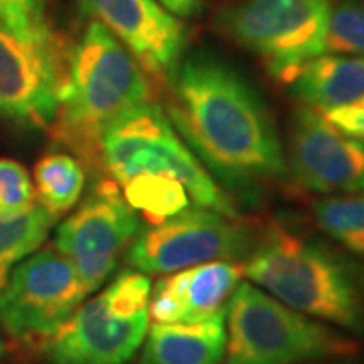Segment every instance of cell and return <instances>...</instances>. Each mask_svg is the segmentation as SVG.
<instances>
[{
	"label": "cell",
	"instance_id": "6da1fadb",
	"mask_svg": "<svg viewBox=\"0 0 364 364\" xmlns=\"http://www.w3.org/2000/svg\"><path fill=\"white\" fill-rule=\"evenodd\" d=\"M168 116L200 164L243 198L284 178L287 160L277 128L255 87L208 51L184 57L168 79Z\"/></svg>",
	"mask_w": 364,
	"mask_h": 364
},
{
	"label": "cell",
	"instance_id": "7a4b0ae2",
	"mask_svg": "<svg viewBox=\"0 0 364 364\" xmlns=\"http://www.w3.org/2000/svg\"><path fill=\"white\" fill-rule=\"evenodd\" d=\"M243 273L287 308L364 334V269L322 239L269 223L251 245Z\"/></svg>",
	"mask_w": 364,
	"mask_h": 364
},
{
	"label": "cell",
	"instance_id": "3957f363",
	"mask_svg": "<svg viewBox=\"0 0 364 364\" xmlns=\"http://www.w3.org/2000/svg\"><path fill=\"white\" fill-rule=\"evenodd\" d=\"M152 102L140 63L100 23L91 21L67 59V77L51 128L53 142L90 168H102L105 132Z\"/></svg>",
	"mask_w": 364,
	"mask_h": 364
},
{
	"label": "cell",
	"instance_id": "277c9868",
	"mask_svg": "<svg viewBox=\"0 0 364 364\" xmlns=\"http://www.w3.org/2000/svg\"><path fill=\"white\" fill-rule=\"evenodd\" d=\"M358 344L332 326L296 312L253 284L227 304L223 364H308L354 356Z\"/></svg>",
	"mask_w": 364,
	"mask_h": 364
},
{
	"label": "cell",
	"instance_id": "5b68a950",
	"mask_svg": "<svg viewBox=\"0 0 364 364\" xmlns=\"http://www.w3.org/2000/svg\"><path fill=\"white\" fill-rule=\"evenodd\" d=\"M102 168L112 181L126 184L138 174H164L181 181L191 200L237 217L233 198L182 142L170 117L156 102H148L117 119L102 142Z\"/></svg>",
	"mask_w": 364,
	"mask_h": 364
},
{
	"label": "cell",
	"instance_id": "8992f818",
	"mask_svg": "<svg viewBox=\"0 0 364 364\" xmlns=\"http://www.w3.org/2000/svg\"><path fill=\"white\" fill-rule=\"evenodd\" d=\"M150 291L146 273H119L45 342L49 364L130 363L148 334Z\"/></svg>",
	"mask_w": 364,
	"mask_h": 364
},
{
	"label": "cell",
	"instance_id": "52a82bcc",
	"mask_svg": "<svg viewBox=\"0 0 364 364\" xmlns=\"http://www.w3.org/2000/svg\"><path fill=\"white\" fill-rule=\"evenodd\" d=\"M330 9V0H241L223 11L219 28L286 83L326 53Z\"/></svg>",
	"mask_w": 364,
	"mask_h": 364
},
{
	"label": "cell",
	"instance_id": "ba28073f",
	"mask_svg": "<svg viewBox=\"0 0 364 364\" xmlns=\"http://www.w3.org/2000/svg\"><path fill=\"white\" fill-rule=\"evenodd\" d=\"M71 261L45 247L21 261L0 289V330L18 342H47L87 298Z\"/></svg>",
	"mask_w": 364,
	"mask_h": 364
},
{
	"label": "cell",
	"instance_id": "9c48e42d",
	"mask_svg": "<svg viewBox=\"0 0 364 364\" xmlns=\"http://www.w3.org/2000/svg\"><path fill=\"white\" fill-rule=\"evenodd\" d=\"M253 245L237 217L210 208L182 213L136 235L128 247V263L142 273H172L210 261L247 255Z\"/></svg>",
	"mask_w": 364,
	"mask_h": 364
},
{
	"label": "cell",
	"instance_id": "30bf717a",
	"mask_svg": "<svg viewBox=\"0 0 364 364\" xmlns=\"http://www.w3.org/2000/svg\"><path fill=\"white\" fill-rule=\"evenodd\" d=\"M138 229V213L126 203L117 182L107 176L95 182L85 200L59 225L55 247L71 261L91 294L114 273Z\"/></svg>",
	"mask_w": 364,
	"mask_h": 364
},
{
	"label": "cell",
	"instance_id": "8fae6325",
	"mask_svg": "<svg viewBox=\"0 0 364 364\" xmlns=\"http://www.w3.org/2000/svg\"><path fill=\"white\" fill-rule=\"evenodd\" d=\"M67 59L55 35L23 39L0 23V117L49 128L65 85Z\"/></svg>",
	"mask_w": 364,
	"mask_h": 364
},
{
	"label": "cell",
	"instance_id": "7c38bea8",
	"mask_svg": "<svg viewBox=\"0 0 364 364\" xmlns=\"http://www.w3.org/2000/svg\"><path fill=\"white\" fill-rule=\"evenodd\" d=\"M286 160L296 182L310 193H364V142L346 136L308 105H298L291 114Z\"/></svg>",
	"mask_w": 364,
	"mask_h": 364
},
{
	"label": "cell",
	"instance_id": "4fadbf2b",
	"mask_svg": "<svg viewBox=\"0 0 364 364\" xmlns=\"http://www.w3.org/2000/svg\"><path fill=\"white\" fill-rule=\"evenodd\" d=\"M91 21L105 26L146 73L166 79L182 61L186 28L158 0H79Z\"/></svg>",
	"mask_w": 364,
	"mask_h": 364
},
{
	"label": "cell",
	"instance_id": "5bb4252c",
	"mask_svg": "<svg viewBox=\"0 0 364 364\" xmlns=\"http://www.w3.org/2000/svg\"><path fill=\"white\" fill-rule=\"evenodd\" d=\"M243 265L210 261L166 273L150 291L148 314L156 324H193L227 310L241 284Z\"/></svg>",
	"mask_w": 364,
	"mask_h": 364
},
{
	"label": "cell",
	"instance_id": "9a60e30c",
	"mask_svg": "<svg viewBox=\"0 0 364 364\" xmlns=\"http://www.w3.org/2000/svg\"><path fill=\"white\" fill-rule=\"evenodd\" d=\"M227 310L193 324H154L144 340L140 364H223Z\"/></svg>",
	"mask_w": 364,
	"mask_h": 364
},
{
	"label": "cell",
	"instance_id": "2e32d148",
	"mask_svg": "<svg viewBox=\"0 0 364 364\" xmlns=\"http://www.w3.org/2000/svg\"><path fill=\"white\" fill-rule=\"evenodd\" d=\"M286 85L301 105L328 112L364 95V57L320 55L304 63Z\"/></svg>",
	"mask_w": 364,
	"mask_h": 364
},
{
	"label": "cell",
	"instance_id": "e0dca14e",
	"mask_svg": "<svg viewBox=\"0 0 364 364\" xmlns=\"http://www.w3.org/2000/svg\"><path fill=\"white\" fill-rule=\"evenodd\" d=\"M35 196L57 219L79 203L85 188V166L69 152H49L41 158L33 174Z\"/></svg>",
	"mask_w": 364,
	"mask_h": 364
},
{
	"label": "cell",
	"instance_id": "ac0fdd59",
	"mask_svg": "<svg viewBox=\"0 0 364 364\" xmlns=\"http://www.w3.org/2000/svg\"><path fill=\"white\" fill-rule=\"evenodd\" d=\"M312 217L322 233L364 261V193L318 198L312 205Z\"/></svg>",
	"mask_w": 364,
	"mask_h": 364
},
{
	"label": "cell",
	"instance_id": "d6986e66",
	"mask_svg": "<svg viewBox=\"0 0 364 364\" xmlns=\"http://www.w3.org/2000/svg\"><path fill=\"white\" fill-rule=\"evenodd\" d=\"M55 223L57 217L41 205L13 219H0V289L14 267L45 243Z\"/></svg>",
	"mask_w": 364,
	"mask_h": 364
},
{
	"label": "cell",
	"instance_id": "ffe728a7",
	"mask_svg": "<svg viewBox=\"0 0 364 364\" xmlns=\"http://www.w3.org/2000/svg\"><path fill=\"white\" fill-rule=\"evenodd\" d=\"M124 198L152 225L188 207L191 195L181 181L164 174H138L124 184Z\"/></svg>",
	"mask_w": 364,
	"mask_h": 364
},
{
	"label": "cell",
	"instance_id": "44dd1931",
	"mask_svg": "<svg viewBox=\"0 0 364 364\" xmlns=\"http://www.w3.org/2000/svg\"><path fill=\"white\" fill-rule=\"evenodd\" d=\"M326 51L364 57V0H340L330 9Z\"/></svg>",
	"mask_w": 364,
	"mask_h": 364
},
{
	"label": "cell",
	"instance_id": "7402d4cb",
	"mask_svg": "<svg viewBox=\"0 0 364 364\" xmlns=\"http://www.w3.org/2000/svg\"><path fill=\"white\" fill-rule=\"evenodd\" d=\"M35 207V186L26 168L11 158H0V219H13Z\"/></svg>",
	"mask_w": 364,
	"mask_h": 364
},
{
	"label": "cell",
	"instance_id": "603a6c76",
	"mask_svg": "<svg viewBox=\"0 0 364 364\" xmlns=\"http://www.w3.org/2000/svg\"><path fill=\"white\" fill-rule=\"evenodd\" d=\"M0 23L23 39H39L51 33L45 23V13L31 0H0Z\"/></svg>",
	"mask_w": 364,
	"mask_h": 364
},
{
	"label": "cell",
	"instance_id": "cb8c5ba5",
	"mask_svg": "<svg viewBox=\"0 0 364 364\" xmlns=\"http://www.w3.org/2000/svg\"><path fill=\"white\" fill-rule=\"evenodd\" d=\"M320 114L332 126H336L340 132H344L346 136L364 142V95L360 100L352 102V104L334 107V109H328V112H320Z\"/></svg>",
	"mask_w": 364,
	"mask_h": 364
},
{
	"label": "cell",
	"instance_id": "d4e9b609",
	"mask_svg": "<svg viewBox=\"0 0 364 364\" xmlns=\"http://www.w3.org/2000/svg\"><path fill=\"white\" fill-rule=\"evenodd\" d=\"M166 11L172 14H176L178 18L181 16H196V14L203 11V4L205 0H158Z\"/></svg>",
	"mask_w": 364,
	"mask_h": 364
},
{
	"label": "cell",
	"instance_id": "484cf974",
	"mask_svg": "<svg viewBox=\"0 0 364 364\" xmlns=\"http://www.w3.org/2000/svg\"><path fill=\"white\" fill-rule=\"evenodd\" d=\"M324 364H364L360 360H352V356H344V358H332Z\"/></svg>",
	"mask_w": 364,
	"mask_h": 364
},
{
	"label": "cell",
	"instance_id": "4316f807",
	"mask_svg": "<svg viewBox=\"0 0 364 364\" xmlns=\"http://www.w3.org/2000/svg\"><path fill=\"white\" fill-rule=\"evenodd\" d=\"M37 9H39L41 13H45V4H47V0H31Z\"/></svg>",
	"mask_w": 364,
	"mask_h": 364
},
{
	"label": "cell",
	"instance_id": "83f0119b",
	"mask_svg": "<svg viewBox=\"0 0 364 364\" xmlns=\"http://www.w3.org/2000/svg\"><path fill=\"white\" fill-rule=\"evenodd\" d=\"M4 356H6V352H4V344L0 342V364H6L4 363Z\"/></svg>",
	"mask_w": 364,
	"mask_h": 364
}]
</instances>
